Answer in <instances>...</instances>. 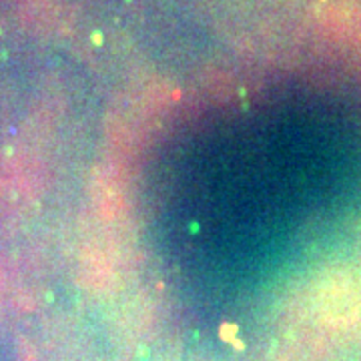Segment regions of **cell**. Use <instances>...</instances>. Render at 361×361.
Returning a JSON list of instances; mask_svg holds the SVG:
<instances>
[{
	"label": "cell",
	"instance_id": "6da1fadb",
	"mask_svg": "<svg viewBox=\"0 0 361 361\" xmlns=\"http://www.w3.org/2000/svg\"><path fill=\"white\" fill-rule=\"evenodd\" d=\"M237 333V327L235 325H223V329H221V335H223V339H227V341H235V335Z\"/></svg>",
	"mask_w": 361,
	"mask_h": 361
}]
</instances>
